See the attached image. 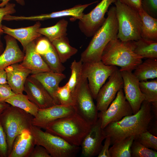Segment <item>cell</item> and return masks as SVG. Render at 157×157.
<instances>
[{
  "instance_id": "6da1fadb",
  "label": "cell",
  "mask_w": 157,
  "mask_h": 157,
  "mask_svg": "<svg viewBox=\"0 0 157 157\" xmlns=\"http://www.w3.org/2000/svg\"><path fill=\"white\" fill-rule=\"evenodd\" d=\"M151 103L144 100L136 113L110 124L103 129L106 138L109 137L111 144L127 137L135 138L148 131L153 117Z\"/></svg>"
},
{
  "instance_id": "7a4b0ae2",
  "label": "cell",
  "mask_w": 157,
  "mask_h": 157,
  "mask_svg": "<svg viewBox=\"0 0 157 157\" xmlns=\"http://www.w3.org/2000/svg\"><path fill=\"white\" fill-rule=\"evenodd\" d=\"M118 24L115 6L110 7L104 23L92 36L85 50L81 53L83 63L101 61L103 51L108 43L117 37Z\"/></svg>"
},
{
  "instance_id": "3957f363",
  "label": "cell",
  "mask_w": 157,
  "mask_h": 157,
  "mask_svg": "<svg viewBox=\"0 0 157 157\" xmlns=\"http://www.w3.org/2000/svg\"><path fill=\"white\" fill-rule=\"evenodd\" d=\"M91 126L76 113L51 122L44 129L45 131L60 137L72 145L79 147Z\"/></svg>"
},
{
  "instance_id": "277c9868",
  "label": "cell",
  "mask_w": 157,
  "mask_h": 157,
  "mask_svg": "<svg viewBox=\"0 0 157 157\" xmlns=\"http://www.w3.org/2000/svg\"><path fill=\"white\" fill-rule=\"evenodd\" d=\"M142 59L134 52L131 41L123 42L117 37L106 46L101 60L106 65L119 66L120 71L132 72L142 62Z\"/></svg>"
},
{
  "instance_id": "5b68a950",
  "label": "cell",
  "mask_w": 157,
  "mask_h": 157,
  "mask_svg": "<svg viewBox=\"0 0 157 157\" xmlns=\"http://www.w3.org/2000/svg\"><path fill=\"white\" fill-rule=\"evenodd\" d=\"M33 117L24 110L10 105L0 114V124L7 140L8 156L16 137L23 130H30Z\"/></svg>"
},
{
  "instance_id": "8992f818",
  "label": "cell",
  "mask_w": 157,
  "mask_h": 157,
  "mask_svg": "<svg viewBox=\"0 0 157 157\" xmlns=\"http://www.w3.org/2000/svg\"><path fill=\"white\" fill-rule=\"evenodd\" d=\"M114 3L118 24L117 38L123 42L140 39L142 21L138 12L118 0Z\"/></svg>"
},
{
  "instance_id": "52a82bcc",
  "label": "cell",
  "mask_w": 157,
  "mask_h": 157,
  "mask_svg": "<svg viewBox=\"0 0 157 157\" xmlns=\"http://www.w3.org/2000/svg\"><path fill=\"white\" fill-rule=\"evenodd\" d=\"M35 145L43 147L51 157H74L79 147L72 145L57 135L32 125L30 129Z\"/></svg>"
},
{
  "instance_id": "ba28073f",
  "label": "cell",
  "mask_w": 157,
  "mask_h": 157,
  "mask_svg": "<svg viewBox=\"0 0 157 157\" xmlns=\"http://www.w3.org/2000/svg\"><path fill=\"white\" fill-rule=\"evenodd\" d=\"M117 67L108 65L101 61L83 63L82 72L88 81L89 87L94 99L107 79Z\"/></svg>"
},
{
  "instance_id": "9c48e42d",
  "label": "cell",
  "mask_w": 157,
  "mask_h": 157,
  "mask_svg": "<svg viewBox=\"0 0 157 157\" xmlns=\"http://www.w3.org/2000/svg\"><path fill=\"white\" fill-rule=\"evenodd\" d=\"M74 106L76 113L91 125L94 124L98 119V111L94 103L87 79L84 76L81 86L74 97Z\"/></svg>"
},
{
  "instance_id": "30bf717a",
  "label": "cell",
  "mask_w": 157,
  "mask_h": 157,
  "mask_svg": "<svg viewBox=\"0 0 157 157\" xmlns=\"http://www.w3.org/2000/svg\"><path fill=\"white\" fill-rule=\"evenodd\" d=\"M116 0H102L90 13L78 19L79 28L87 37L93 36L104 23L105 13L109 6Z\"/></svg>"
},
{
  "instance_id": "8fae6325",
  "label": "cell",
  "mask_w": 157,
  "mask_h": 157,
  "mask_svg": "<svg viewBox=\"0 0 157 157\" xmlns=\"http://www.w3.org/2000/svg\"><path fill=\"white\" fill-rule=\"evenodd\" d=\"M133 114L131 108L126 99L122 89L118 92L115 99L107 109L104 111L98 112V118L103 129L109 124Z\"/></svg>"
},
{
  "instance_id": "7c38bea8",
  "label": "cell",
  "mask_w": 157,
  "mask_h": 157,
  "mask_svg": "<svg viewBox=\"0 0 157 157\" xmlns=\"http://www.w3.org/2000/svg\"><path fill=\"white\" fill-rule=\"evenodd\" d=\"M108 78V81L99 90L96 99L98 111L106 110L115 99L118 92L123 88V79L117 67Z\"/></svg>"
},
{
  "instance_id": "4fadbf2b",
  "label": "cell",
  "mask_w": 157,
  "mask_h": 157,
  "mask_svg": "<svg viewBox=\"0 0 157 157\" xmlns=\"http://www.w3.org/2000/svg\"><path fill=\"white\" fill-rule=\"evenodd\" d=\"M120 72L123 81V88L125 97L131 108L133 114H135L139 110L145 100L140 88V81L132 72Z\"/></svg>"
},
{
  "instance_id": "5bb4252c",
  "label": "cell",
  "mask_w": 157,
  "mask_h": 157,
  "mask_svg": "<svg viewBox=\"0 0 157 157\" xmlns=\"http://www.w3.org/2000/svg\"><path fill=\"white\" fill-rule=\"evenodd\" d=\"M76 113L74 106L55 104L46 108L39 109L36 115L32 119V124L44 129L51 122Z\"/></svg>"
},
{
  "instance_id": "9a60e30c",
  "label": "cell",
  "mask_w": 157,
  "mask_h": 157,
  "mask_svg": "<svg viewBox=\"0 0 157 157\" xmlns=\"http://www.w3.org/2000/svg\"><path fill=\"white\" fill-rule=\"evenodd\" d=\"M24 91L29 99L39 109H43L55 104L52 97L41 84L31 75L26 81Z\"/></svg>"
},
{
  "instance_id": "2e32d148",
  "label": "cell",
  "mask_w": 157,
  "mask_h": 157,
  "mask_svg": "<svg viewBox=\"0 0 157 157\" xmlns=\"http://www.w3.org/2000/svg\"><path fill=\"white\" fill-rule=\"evenodd\" d=\"M105 138L100 120L98 118L92 125L90 131L82 142L80 146L82 156L84 157L97 156L102 147V142Z\"/></svg>"
},
{
  "instance_id": "e0dca14e",
  "label": "cell",
  "mask_w": 157,
  "mask_h": 157,
  "mask_svg": "<svg viewBox=\"0 0 157 157\" xmlns=\"http://www.w3.org/2000/svg\"><path fill=\"white\" fill-rule=\"evenodd\" d=\"M4 69L7 84L13 92L15 94L23 93L26 81L31 74V71L18 63L9 65Z\"/></svg>"
},
{
  "instance_id": "ac0fdd59",
  "label": "cell",
  "mask_w": 157,
  "mask_h": 157,
  "mask_svg": "<svg viewBox=\"0 0 157 157\" xmlns=\"http://www.w3.org/2000/svg\"><path fill=\"white\" fill-rule=\"evenodd\" d=\"M35 44L34 40L26 46L24 50V56L20 65L29 69L31 74L51 71L41 55L36 51Z\"/></svg>"
},
{
  "instance_id": "d6986e66",
  "label": "cell",
  "mask_w": 157,
  "mask_h": 157,
  "mask_svg": "<svg viewBox=\"0 0 157 157\" xmlns=\"http://www.w3.org/2000/svg\"><path fill=\"white\" fill-rule=\"evenodd\" d=\"M4 39L6 47L0 55V69H4L12 64L22 62L24 56L16 39L8 35L5 36Z\"/></svg>"
},
{
  "instance_id": "ffe728a7",
  "label": "cell",
  "mask_w": 157,
  "mask_h": 157,
  "mask_svg": "<svg viewBox=\"0 0 157 157\" xmlns=\"http://www.w3.org/2000/svg\"><path fill=\"white\" fill-rule=\"evenodd\" d=\"M41 24L39 22L34 25L28 27L12 28L2 25L3 33L17 40L21 43L24 50L30 42L39 38L41 35L38 32Z\"/></svg>"
},
{
  "instance_id": "44dd1931",
  "label": "cell",
  "mask_w": 157,
  "mask_h": 157,
  "mask_svg": "<svg viewBox=\"0 0 157 157\" xmlns=\"http://www.w3.org/2000/svg\"><path fill=\"white\" fill-rule=\"evenodd\" d=\"M35 145L30 130L24 129L15 138L8 157H29Z\"/></svg>"
},
{
  "instance_id": "7402d4cb",
  "label": "cell",
  "mask_w": 157,
  "mask_h": 157,
  "mask_svg": "<svg viewBox=\"0 0 157 157\" xmlns=\"http://www.w3.org/2000/svg\"><path fill=\"white\" fill-rule=\"evenodd\" d=\"M31 76L43 86L52 97L56 104H60L56 98V92L60 83L66 78L65 74L50 71L31 74Z\"/></svg>"
},
{
  "instance_id": "603a6c76",
  "label": "cell",
  "mask_w": 157,
  "mask_h": 157,
  "mask_svg": "<svg viewBox=\"0 0 157 157\" xmlns=\"http://www.w3.org/2000/svg\"><path fill=\"white\" fill-rule=\"evenodd\" d=\"M98 1H97L83 5L78 4L71 8L48 14L28 16L26 19L28 20L40 21L65 16H71L70 20L74 21L78 19L82 16L84 14L83 12L86 8Z\"/></svg>"
},
{
  "instance_id": "cb8c5ba5",
  "label": "cell",
  "mask_w": 157,
  "mask_h": 157,
  "mask_svg": "<svg viewBox=\"0 0 157 157\" xmlns=\"http://www.w3.org/2000/svg\"><path fill=\"white\" fill-rule=\"evenodd\" d=\"M131 42L134 52L142 59L157 58V41L141 38Z\"/></svg>"
},
{
  "instance_id": "d4e9b609",
  "label": "cell",
  "mask_w": 157,
  "mask_h": 157,
  "mask_svg": "<svg viewBox=\"0 0 157 157\" xmlns=\"http://www.w3.org/2000/svg\"><path fill=\"white\" fill-rule=\"evenodd\" d=\"M141 18V38L157 41V19L151 16L142 9L138 12Z\"/></svg>"
},
{
  "instance_id": "484cf974",
  "label": "cell",
  "mask_w": 157,
  "mask_h": 157,
  "mask_svg": "<svg viewBox=\"0 0 157 157\" xmlns=\"http://www.w3.org/2000/svg\"><path fill=\"white\" fill-rule=\"evenodd\" d=\"M133 74L140 81L157 77V58H148L139 64Z\"/></svg>"
},
{
  "instance_id": "4316f807",
  "label": "cell",
  "mask_w": 157,
  "mask_h": 157,
  "mask_svg": "<svg viewBox=\"0 0 157 157\" xmlns=\"http://www.w3.org/2000/svg\"><path fill=\"white\" fill-rule=\"evenodd\" d=\"M51 43L62 63H65L78 51L77 49L70 45L66 36L59 38Z\"/></svg>"
},
{
  "instance_id": "83f0119b",
  "label": "cell",
  "mask_w": 157,
  "mask_h": 157,
  "mask_svg": "<svg viewBox=\"0 0 157 157\" xmlns=\"http://www.w3.org/2000/svg\"><path fill=\"white\" fill-rule=\"evenodd\" d=\"M5 102L10 105L19 108L33 117L37 115L38 108L23 93L15 94L7 99Z\"/></svg>"
},
{
  "instance_id": "f1b7e54d",
  "label": "cell",
  "mask_w": 157,
  "mask_h": 157,
  "mask_svg": "<svg viewBox=\"0 0 157 157\" xmlns=\"http://www.w3.org/2000/svg\"><path fill=\"white\" fill-rule=\"evenodd\" d=\"M68 24V21L63 19L53 26L40 28L38 32L41 35L45 36L51 42L59 38L66 36Z\"/></svg>"
},
{
  "instance_id": "f546056e",
  "label": "cell",
  "mask_w": 157,
  "mask_h": 157,
  "mask_svg": "<svg viewBox=\"0 0 157 157\" xmlns=\"http://www.w3.org/2000/svg\"><path fill=\"white\" fill-rule=\"evenodd\" d=\"M83 63L80 60L78 61L74 60L71 63L70 67L71 74L69 80L66 83L69 86L74 98L84 78L82 72Z\"/></svg>"
},
{
  "instance_id": "4dcf8cb0",
  "label": "cell",
  "mask_w": 157,
  "mask_h": 157,
  "mask_svg": "<svg viewBox=\"0 0 157 157\" xmlns=\"http://www.w3.org/2000/svg\"><path fill=\"white\" fill-rule=\"evenodd\" d=\"M134 138L129 136L113 144L109 149L110 157H131V147Z\"/></svg>"
},
{
  "instance_id": "1f68e13d",
  "label": "cell",
  "mask_w": 157,
  "mask_h": 157,
  "mask_svg": "<svg viewBox=\"0 0 157 157\" xmlns=\"http://www.w3.org/2000/svg\"><path fill=\"white\" fill-rule=\"evenodd\" d=\"M139 86L144 100L151 103L153 106L157 107V79L149 81H140Z\"/></svg>"
},
{
  "instance_id": "d6a6232c",
  "label": "cell",
  "mask_w": 157,
  "mask_h": 157,
  "mask_svg": "<svg viewBox=\"0 0 157 157\" xmlns=\"http://www.w3.org/2000/svg\"><path fill=\"white\" fill-rule=\"evenodd\" d=\"M51 71L63 73L65 70V67L61 62L57 53L53 46L47 53L41 55Z\"/></svg>"
},
{
  "instance_id": "836d02e7",
  "label": "cell",
  "mask_w": 157,
  "mask_h": 157,
  "mask_svg": "<svg viewBox=\"0 0 157 157\" xmlns=\"http://www.w3.org/2000/svg\"><path fill=\"white\" fill-rule=\"evenodd\" d=\"M56 98L60 104L74 106V99L71 91L66 83L62 87H58L56 92Z\"/></svg>"
},
{
  "instance_id": "e575fe53",
  "label": "cell",
  "mask_w": 157,
  "mask_h": 157,
  "mask_svg": "<svg viewBox=\"0 0 157 157\" xmlns=\"http://www.w3.org/2000/svg\"><path fill=\"white\" fill-rule=\"evenodd\" d=\"M132 157H157L156 151L148 148L137 141L134 140L131 147Z\"/></svg>"
},
{
  "instance_id": "d590c367",
  "label": "cell",
  "mask_w": 157,
  "mask_h": 157,
  "mask_svg": "<svg viewBox=\"0 0 157 157\" xmlns=\"http://www.w3.org/2000/svg\"><path fill=\"white\" fill-rule=\"evenodd\" d=\"M134 140L138 141L148 148L157 150V137L148 131L135 137Z\"/></svg>"
},
{
  "instance_id": "8d00e7d4",
  "label": "cell",
  "mask_w": 157,
  "mask_h": 157,
  "mask_svg": "<svg viewBox=\"0 0 157 157\" xmlns=\"http://www.w3.org/2000/svg\"><path fill=\"white\" fill-rule=\"evenodd\" d=\"M142 9L152 17H157V0H141Z\"/></svg>"
},
{
  "instance_id": "74e56055",
  "label": "cell",
  "mask_w": 157,
  "mask_h": 157,
  "mask_svg": "<svg viewBox=\"0 0 157 157\" xmlns=\"http://www.w3.org/2000/svg\"><path fill=\"white\" fill-rule=\"evenodd\" d=\"M52 45L51 42L46 38L40 39L35 44V49L40 55L47 53L50 50Z\"/></svg>"
},
{
  "instance_id": "f35d334b",
  "label": "cell",
  "mask_w": 157,
  "mask_h": 157,
  "mask_svg": "<svg viewBox=\"0 0 157 157\" xmlns=\"http://www.w3.org/2000/svg\"><path fill=\"white\" fill-rule=\"evenodd\" d=\"M15 6V4L9 2L4 6L0 7V31L2 33H3L1 29L2 26V21L5 16L12 14L16 12Z\"/></svg>"
},
{
  "instance_id": "ab89813d",
  "label": "cell",
  "mask_w": 157,
  "mask_h": 157,
  "mask_svg": "<svg viewBox=\"0 0 157 157\" xmlns=\"http://www.w3.org/2000/svg\"><path fill=\"white\" fill-rule=\"evenodd\" d=\"M8 148L6 137L0 124V157H8Z\"/></svg>"
},
{
  "instance_id": "60d3db41",
  "label": "cell",
  "mask_w": 157,
  "mask_h": 157,
  "mask_svg": "<svg viewBox=\"0 0 157 157\" xmlns=\"http://www.w3.org/2000/svg\"><path fill=\"white\" fill-rule=\"evenodd\" d=\"M15 94L8 84H0V103H5L7 99Z\"/></svg>"
},
{
  "instance_id": "b9f144b4",
  "label": "cell",
  "mask_w": 157,
  "mask_h": 157,
  "mask_svg": "<svg viewBox=\"0 0 157 157\" xmlns=\"http://www.w3.org/2000/svg\"><path fill=\"white\" fill-rule=\"evenodd\" d=\"M29 157H51L47 150L43 147L35 145Z\"/></svg>"
},
{
  "instance_id": "7bdbcfd3",
  "label": "cell",
  "mask_w": 157,
  "mask_h": 157,
  "mask_svg": "<svg viewBox=\"0 0 157 157\" xmlns=\"http://www.w3.org/2000/svg\"><path fill=\"white\" fill-rule=\"evenodd\" d=\"M104 145L97 155L98 157H110L109 152V147L111 145L110 138L108 137L105 138Z\"/></svg>"
},
{
  "instance_id": "ee69618b",
  "label": "cell",
  "mask_w": 157,
  "mask_h": 157,
  "mask_svg": "<svg viewBox=\"0 0 157 157\" xmlns=\"http://www.w3.org/2000/svg\"><path fill=\"white\" fill-rule=\"evenodd\" d=\"M139 12L142 9L141 0H117Z\"/></svg>"
},
{
  "instance_id": "f6af8a7d",
  "label": "cell",
  "mask_w": 157,
  "mask_h": 157,
  "mask_svg": "<svg viewBox=\"0 0 157 157\" xmlns=\"http://www.w3.org/2000/svg\"><path fill=\"white\" fill-rule=\"evenodd\" d=\"M7 84V75L5 69H0V84Z\"/></svg>"
},
{
  "instance_id": "bcb514c9",
  "label": "cell",
  "mask_w": 157,
  "mask_h": 157,
  "mask_svg": "<svg viewBox=\"0 0 157 157\" xmlns=\"http://www.w3.org/2000/svg\"><path fill=\"white\" fill-rule=\"evenodd\" d=\"M2 1V2L0 3V7H2L4 6L9 1L11 0H0ZM18 3L19 5L24 6L25 4V2L24 0H14Z\"/></svg>"
},
{
  "instance_id": "7dc6e473",
  "label": "cell",
  "mask_w": 157,
  "mask_h": 157,
  "mask_svg": "<svg viewBox=\"0 0 157 157\" xmlns=\"http://www.w3.org/2000/svg\"><path fill=\"white\" fill-rule=\"evenodd\" d=\"M10 105L6 102L0 103V114Z\"/></svg>"
},
{
  "instance_id": "c3c4849f",
  "label": "cell",
  "mask_w": 157,
  "mask_h": 157,
  "mask_svg": "<svg viewBox=\"0 0 157 157\" xmlns=\"http://www.w3.org/2000/svg\"><path fill=\"white\" fill-rule=\"evenodd\" d=\"M4 50L3 44L1 40V35H0V55L3 52Z\"/></svg>"
},
{
  "instance_id": "681fc988",
  "label": "cell",
  "mask_w": 157,
  "mask_h": 157,
  "mask_svg": "<svg viewBox=\"0 0 157 157\" xmlns=\"http://www.w3.org/2000/svg\"><path fill=\"white\" fill-rule=\"evenodd\" d=\"M2 33L0 31V35H1V34Z\"/></svg>"
}]
</instances>
